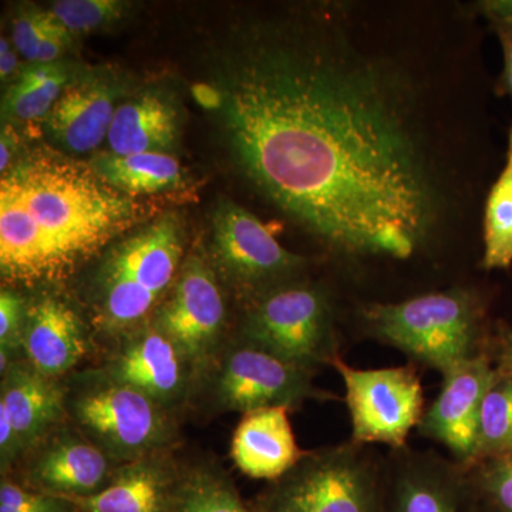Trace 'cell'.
<instances>
[{
	"instance_id": "obj_1",
	"label": "cell",
	"mask_w": 512,
	"mask_h": 512,
	"mask_svg": "<svg viewBox=\"0 0 512 512\" xmlns=\"http://www.w3.org/2000/svg\"><path fill=\"white\" fill-rule=\"evenodd\" d=\"M211 92L238 170L329 247L406 259L440 224L412 84L338 26L248 29Z\"/></svg>"
},
{
	"instance_id": "obj_2",
	"label": "cell",
	"mask_w": 512,
	"mask_h": 512,
	"mask_svg": "<svg viewBox=\"0 0 512 512\" xmlns=\"http://www.w3.org/2000/svg\"><path fill=\"white\" fill-rule=\"evenodd\" d=\"M148 215L90 164L36 151L0 180V275L6 285L66 281Z\"/></svg>"
},
{
	"instance_id": "obj_3",
	"label": "cell",
	"mask_w": 512,
	"mask_h": 512,
	"mask_svg": "<svg viewBox=\"0 0 512 512\" xmlns=\"http://www.w3.org/2000/svg\"><path fill=\"white\" fill-rule=\"evenodd\" d=\"M184 244L183 222L170 212L111 245L94 278L101 328L121 332L147 318L180 275Z\"/></svg>"
},
{
	"instance_id": "obj_4",
	"label": "cell",
	"mask_w": 512,
	"mask_h": 512,
	"mask_svg": "<svg viewBox=\"0 0 512 512\" xmlns=\"http://www.w3.org/2000/svg\"><path fill=\"white\" fill-rule=\"evenodd\" d=\"M363 316L376 338L443 373L473 357L478 309L476 299L466 291L376 303L367 306Z\"/></svg>"
},
{
	"instance_id": "obj_5",
	"label": "cell",
	"mask_w": 512,
	"mask_h": 512,
	"mask_svg": "<svg viewBox=\"0 0 512 512\" xmlns=\"http://www.w3.org/2000/svg\"><path fill=\"white\" fill-rule=\"evenodd\" d=\"M247 342L311 369L332 357V323L326 293L318 286L285 282L256 299L244 325Z\"/></svg>"
},
{
	"instance_id": "obj_6",
	"label": "cell",
	"mask_w": 512,
	"mask_h": 512,
	"mask_svg": "<svg viewBox=\"0 0 512 512\" xmlns=\"http://www.w3.org/2000/svg\"><path fill=\"white\" fill-rule=\"evenodd\" d=\"M255 508L258 512H380L369 468L342 450L302 461L279 478Z\"/></svg>"
},
{
	"instance_id": "obj_7",
	"label": "cell",
	"mask_w": 512,
	"mask_h": 512,
	"mask_svg": "<svg viewBox=\"0 0 512 512\" xmlns=\"http://www.w3.org/2000/svg\"><path fill=\"white\" fill-rule=\"evenodd\" d=\"M332 362L345 384L353 439L403 446L423 419V390L416 373L409 367L355 369L338 357Z\"/></svg>"
},
{
	"instance_id": "obj_8",
	"label": "cell",
	"mask_w": 512,
	"mask_h": 512,
	"mask_svg": "<svg viewBox=\"0 0 512 512\" xmlns=\"http://www.w3.org/2000/svg\"><path fill=\"white\" fill-rule=\"evenodd\" d=\"M212 255L232 282L262 292L289 282L305 265L268 225L231 201H222L212 217Z\"/></svg>"
},
{
	"instance_id": "obj_9",
	"label": "cell",
	"mask_w": 512,
	"mask_h": 512,
	"mask_svg": "<svg viewBox=\"0 0 512 512\" xmlns=\"http://www.w3.org/2000/svg\"><path fill=\"white\" fill-rule=\"evenodd\" d=\"M225 301L210 266L198 256L185 262L154 328L180 350L185 362L201 365L211 356L224 328Z\"/></svg>"
},
{
	"instance_id": "obj_10",
	"label": "cell",
	"mask_w": 512,
	"mask_h": 512,
	"mask_svg": "<svg viewBox=\"0 0 512 512\" xmlns=\"http://www.w3.org/2000/svg\"><path fill=\"white\" fill-rule=\"evenodd\" d=\"M218 399L234 412L288 407L316 396L309 369L247 343L228 353L217 382Z\"/></svg>"
},
{
	"instance_id": "obj_11",
	"label": "cell",
	"mask_w": 512,
	"mask_h": 512,
	"mask_svg": "<svg viewBox=\"0 0 512 512\" xmlns=\"http://www.w3.org/2000/svg\"><path fill=\"white\" fill-rule=\"evenodd\" d=\"M74 416L113 453L136 457L163 443L167 423L161 404L111 382L77 397Z\"/></svg>"
},
{
	"instance_id": "obj_12",
	"label": "cell",
	"mask_w": 512,
	"mask_h": 512,
	"mask_svg": "<svg viewBox=\"0 0 512 512\" xmlns=\"http://www.w3.org/2000/svg\"><path fill=\"white\" fill-rule=\"evenodd\" d=\"M495 373L483 359H471L444 373L439 397L420 421L421 431L461 458L477 456L478 420Z\"/></svg>"
},
{
	"instance_id": "obj_13",
	"label": "cell",
	"mask_w": 512,
	"mask_h": 512,
	"mask_svg": "<svg viewBox=\"0 0 512 512\" xmlns=\"http://www.w3.org/2000/svg\"><path fill=\"white\" fill-rule=\"evenodd\" d=\"M116 92L100 79L70 80L43 120L50 140L72 154L96 150L107 140L117 107Z\"/></svg>"
},
{
	"instance_id": "obj_14",
	"label": "cell",
	"mask_w": 512,
	"mask_h": 512,
	"mask_svg": "<svg viewBox=\"0 0 512 512\" xmlns=\"http://www.w3.org/2000/svg\"><path fill=\"white\" fill-rule=\"evenodd\" d=\"M22 349L30 367L43 376L69 372L86 355V328L66 302L43 296L26 309Z\"/></svg>"
},
{
	"instance_id": "obj_15",
	"label": "cell",
	"mask_w": 512,
	"mask_h": 512,
	"mask_svg": "<svg viewBox=\"0 0 512 512\" xmlns=\"http://www.w3.org/2000/svg\"><path fill=\"white\" fill-rule=\"evenodd\" d=\"M185 359L170 339L156 328L137 333L114 356L109 366L111 382L167 404L183 394Z\"/></svg>"
},
{
	"instance_id": "obj_16",
	"label": "cell",
	"mask_w": 512,
	"mask_h": 512,
	"mask_svg": "<svg viewBox=\"0 0 512 512\" xmlns=\"http://www.w3.org/2000/svg\"><path fill=\"white\" fill-rule=\"evenodd\" d=\"M235 466L255 480H279L298 466L302 451L288 419V407L247 413L234 433Z\"/></svg>"
},
{
	"instance_id": "obj_17",
	"label": "cell",
	"mask_w": 512,
	"mask_h": 512,
	"mask_svg": "<svg viewBox=\"0 0 512 512\" xmlns=\"http://www.w3.org/2000/svg\"><path fill=\"white\" fill-rule=\"evenodd\" d=\"M178 477L153 463L124 467L109 484L92 495H57L79 512H170Z\"/></svg>"
},
{
	"instance_id": "obj_18",
	"label": "cell",
	"mask_w": 512,
	"mask_h": 512,
	"mask_svg": "<svg viewBox=\"0 0 512 512\" xmlns=\"http://www.w3.org/2000/svg\"><path fill=\"white\" fill-rule=\"evenodd\" d=\"M33 490L52 495H92L109 481V461L99 448L76 439L57 441L29 470Z\"/></svg>"
},
{
	"instance_id": "obj_19",
	"label": "cell",
	"mask_w": 512,
	"mask_h": 512,
	"mask_svg": "<svg viewBox=\"0 0 512 512\" xmlns=\"http://www.w3.org/2000/svg\"><path fill=\"white\" fill-rule=\"evenodd\" d=\"M3 376L0 412L9 417L25 450L59 419L63 412V392L50 377L30 366L13 365Z\"/></svg>"
},
{
	"instance_id": "obj_20",
	"label": "cell",
	"mask_w": 512,
	"mask_h": 512,
	"mask_svg": "<svg viewBox=\"0 0 512 512\" xmlns=\"http://www.w3.org/2000/svg\"><path fill=\"white\" fill-rule=\"evenodd\" d=\"M178 134L175 107L160 94L144 93L120 104L114 113L107 144L116 156L165 153Z\"/></svg>"
},
{
	"instance_id": "obj_21",
	"label": "cell",
	"mask_w": 512,
	"mask_h": 512,
	"mask_svg": "<svg viewBox=\"0 0 512 512\" xmlns=\"http://www.w3.org/2000/svg\"><path fill=\"white\" fill-rule=\"evenodd\" d=\"M89 164L107 184L130 197L163 194L185 184L183 167L167 153L101 154Z\"/></svg>"
},
{
	"instance_id": "obj_22",
	"label": "cell",
	"mask_w": 512,
	"mask_h": 512,
	"mask_svg": "<svg viewBox=\"0 0 512 512\" xmlns=\"http://www.w3.org/2000/svg\"><path fill=\"white\" fill-rule=\"evenodd\" d=\"M69 82L62 62L30 64L3 97V114L19 121L45 120Z\"/></svg>"
},
{
	"instance_id": "obj_23",
	"label": "cell",
	"mask_w": 512,
	"mask_h": 512,
	"mask_svg": "<svg viewBox=\"0 0 512 512\" xmlns=\"http://www.w3.org/2000/svg\"><path fill=\"white\" fill-rule=\"evenodd\" d=\"M512 264V126L508 133L507 160L495 181L484 214V256L487 269H504Z\"/></svg>"
},
{
	"instance_id": "obj_24",
	"label": "cell",
	"mask_w": 512,
	"mask_h": 512,
	"mask_svg": "<svg viewBox=\"0 0 512 512\" xmlns=\"http://www.w3.org/2000/svg\"><path fill=\"white\" fill-rule=\"evenodd\" d=\"M170 512H258L222 474L195 470L178 478Z\"/></svg>"
},
{
	"instance_id": "obj_25",
	"label": "cell",
	"mask_w": 512,
	"mask_h": 512,
	"mask_svg": "<svg viewBox=\"0 0 512 512\" xmlns=\"http://www.w3.org/2000/svg\"><path fill=\"white\" fill-rule=\"evenodd\" d=\"M511 451L512 379L495 377L481 404L477 454H501Z\"/></svg>"
},
{
	"instance_id": "obj_26",
	"label": "cell",
	"mask_w": 512,
	"mask_h": 512,
	"mask_svg": "<svg viewBox=\"0 0 512 512\" xmlns=\"http://www.w3.org/2000/svg\"><path fill=\"white\" fill-rule=\"evenodd\" d=\"M392 512H460V504L450 484L416 473L397 485Z\"/></svg>"
},
{
	"instance_id": "obj_27",
	"label": "cell",
	"mask_w": 512,
	"mask_h": 512,
	"mask_svg": "<svg viewBox=\"0 0 512 512\" xmlns=\"http://www.w3.org/2000/svg\"><path fill=\"white\" fill-rule=\"evenodd\" d=\"M124 3L117 0H60L49 12L70 35H83L104 28L121 18Z\"/></svg>"
},
{
	"instance_id": "obj_28",
	"label": "cell",
	"mask_w": 512,
	"mask_h": 512,
	"mask_svg": "<svg viewBox=\"0 0 512 512\" xmlns=\"http://www.w3.org/2000/svg\"><path fill=\"white\" fill-rule=\"evenodd\" d=\"M0 512H79V510L57 495L3 480L0 485Z\"/></svg>"
},
{
	"instance_id": "obj_29",
	"label": "cell",
	"mask_w": 512,
	"mask_h": 512,
	"mask_svg": "<svg viewBox=\"0 0 512 512\" xmlns=\"http://www.w3.org/2000/svg\"><path fill=\"white\" fill-rule=\"evenodd\" d=\"M47 18V10L28 9L13 19V46L32 64L37 62L40 46L45 40Z\"/></svg>"
},
{
	"instance_id": "obj_30",
	"label": "cell",
	"mask_w": 512,
	"mask_h": 512,
	"mask_svg": "<svg viewBox=\"0 0 512 512\" xmlns=\"http://www.w3.org/2000/svg\"><path fill=\"white\" fill-rule=\"evenodd\" d=\"M26 309L23 299L10 289L0 293V348L12 355L22 348L23 329H25Z\"/></svg>"
},
{
	"instance_id": "obj_31",
	"label": "cell",
	"mask_w": 512,
	"mask_h": 512,
	"mask_svg": "<svg viewBox=\"0 0 512 512\" xmlns=\"http://www.w3.org/2000/svg\"><path fill=\"white\" fill-rule=\"evenodd\" d=\"M484 485L501 512H512V454L488 471Z\"/></svg>"
},
{
	"instance_id": "obj_32",
	"label": "cell",
	"mask_w": 512,
	"mask_h": 512,
	"mask_svg": "<svg viewBox=\"0 0 512 512\" xmlns=\"http://www.w3.org/2000/svg\"><path fill=\"white\" fill-rule=\"evenodd\" d=\"M474 10L495 26H512V0H483L474 3Z\"/></svg>"
},
{
	"instance_id": "obj_33",
	"label": "cell",
	"mask_w": 512,
	"mask_h": 512,
	"mask_svg": "<svg viewBox=\"0 0 512 512\" xmlns=\"http://www.w3.org/2000/svg\"><path fill=\"white\" fill-rule=\"evenodd\" d=\"M493 29L500 39L504 56V69L498 86L512 100V26H495Z\"/></svg>"
},
{
	"instance_id": "obj_34",
	"label": "cell",
	"mask_w": 512,
	"mask_h": 512,
	"mask_svg": "<svg viewBox=\"0 0 512 512\" xmlns=\"http://www.w3.org/2000/svg\"><path fill=\"white\" fill-rule=\"evenodd\" d=\"M16 52L18 50L15 49V46L10 45L8 39L5 37L0 39V79L3 83L5 80H9L18 69L19 62Z\"/></svg>"
},
{
	"instance_id": "obj_35",
	"label": "cell",
	"mask_w": 512,
	"mask_h": 512,
	"mask_svg": "<svg viewBox=\"0 0 512 512\" xmlns=\"http://www.w3.org/2000/svg\"><path fill=\"white\" fill-rule=\"evenodd\" d=\"M15 141L12 133H10V128H3L2 140H0V171H2V175L8 173L12 168L13 144H15Z\"/></svg>"
},
{
	"instance_id": "obj_36",
	"label": "cell",
	"mask_w": 512,
	"mask_h": 512,
	"mask_svg": "<svg viewBox=\"0 0 512 512\" xmlns=\"http://www.w3.org/2000/svg\"><path fill=\"white\" fill-rule=\"evenodd\" d=\"M507 360H508V365H510L511 369H512V340H511L510 346H508Z\"/></svg>"
}]
</instances>
